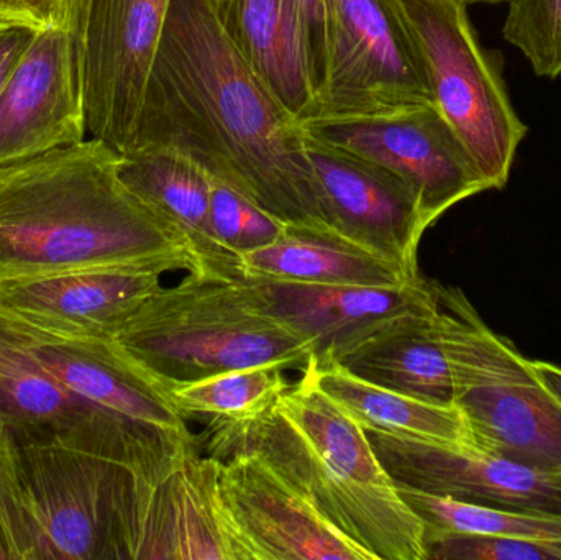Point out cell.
Listing matches in <instances>:
<instances>
[{
	"label": "cell",
	"instance_id": "obj_4",
	"mask_svg": "<svg viewBox=\"0 0 561 560\" xmlns=\"http://www.w3.org/2000/svg\"><path fill=\"white\" fill-rule=\"evenodd\" d=\"M111 339L168 390L259 365L304 372L313 358L312 345L239 283L194 273L161 285Z\"/></svg>",
	"mask_w": 561,
	"mask_h": 560
},
{
	"label": "cell",
	"instance_id": "obj_22",
	"mask_svg": "<svg viewBox=\"0 0 561 560\" xmlns=\"http://www.w3.org/2000/svg\"><path fill=\"white\" fill-rule=\"evenodd\" d=\"M335 361L379 387L431 403L455 404L438 298L432 308L392 319Z\"/></svg>",
	"mask_w": 561,
	"mask_h": 560
},
{
	"label": "cell",
	"instance_id": "obj_16",
	"mask_svg": "<svg viewBox=\"0 0 561 560\" xmlns=\"http://www.w3.org/2000/svg\"><path fill=\"white\" fill-rule=\"evenodd\" d=\"M237 283L250 301L306 339L317 361L339 358L392 319L437 305L434 282L422 276L392 288L313 285L256 275Z\"/></svg>",
	"mask_w": 561,
	"mask_h": 560
},
{
	"label": "cell",
	"instance_id": "obj_12",
	"mask_svg": "<svg viewBox=\"0 0 561 560\" xmlns=\"http://www.w3.org/2000/svg\"><path fill=\"white\" fill-rule=\"evenodd\" d=\"M304 135L333 236L419 276V243L432 222L415 187L375 161Z\"/></svg>",
	"mask_w": 561,
	"mask_h": 560
},
{
	"label": "cell",
	"instance_id": "obj_15",
	"mask_svg": "<svg viewBox=\"0 0 561 560\" xmlns=\"http://www.w3.org/2000/svg\"><path fill=\"white\" fill-rule=\"evenodd\" d=\"M219 487L253 560H375L255 454L220 460Z\"/></svg>",
	"mask_w": 561,
	"mask_h": 560
},
{
	"label": "cell",
	"instance_id": "obj_9",
	"mask_svg": "<svg viewBox=\"0 0 561 560\" xmlns=\"http://www.w3.org/2000/svg\"><path fill=\"white\" fill-rule=\"evenodd\" d=\"M0 421L38 430L111 460L141 479H160L190 454L153 439L76 397L0 309Z\"/></svg>",
	"mask_w": 561,
	"mask_h": 560
},
{
	"label": "cell",
	"instance_id": "obj_7",
	"mask_svg": "<svg viewBox=\"0 0 561 560\" xmlns=\"http://www.w3.org/2000/svg\"><path fill=\"white\" fill-rule=\"evenodd\" d=\"M5 426L19 457L36 560H115V525L130 470L56 434Z\"/></svg>",
	"mask_w": 561,
	"mask_h": 560
},
{
	"label": "cell",
	"instance_id": "obj_33",
	"mask_svg": "<svg viewBox=\"0 0 561 560\" xmlns=\"http://www.w3.org/2000/svg\"><path fill=\"white\" fill-rule=\"evenodd\" d=\"M302 10L304 19L309 25L310 36H312L313 48H316L317 59H322L323 45V23H325V5L323 0H296ZM320 81V79H319Z\"/></svg>",
	"mask_w": 561,
	"mask_h": 560
},
{
	"label": "cell",
	"instance_id": "obj_36",
	"mask_svg": "<svg viewBox=\"0 0 561 560\" xmlns=\"http://www.w3.org/2000/svg\"><path fill=\"white\" fill-rule=\"evenodd\" d=\"M465 2H486V3H501V2H507V0H465Z\"/></svg>",
	"mask_w": 561,
	"mask_h": 560
},
{
	"label": "cell",
	"instance_id": "obj_8",
	"mask_svg": "<svg viewBox=\"0 0 561 560\" xmlns=\"http://www.w3.org/2000/svg\"><path fill=\"white\" fill-rule=\"evenodd\" d=\"M171 0H69L88 138L134 148L148 76Z\"/></svg>",
	"mask_w": 561,
	"mask_h": 560
},
{
	"label": "cell",
	"instance_id": "obj_17",
	"mask_svg": "<svg viewBox=\"0 0 561 560\" xmlns=\"http://www.w3.org/2000/svg\"><path fill=\"white\" fill-rule=\"evenodd\" d=\"M88 138L68 30L35 35L0 89V167Z\"/></svg>",
	"mask_w": 561,
	"mask_h": 560
},
{
	"label": "cell",
	"instance_id": "obj_32",
	"mask_svg": "<svg viewBox=\"0 0 561 560\" xmlns=\"http://www.w3.org/2000/svg\"><path fill=\"white\" fill-rule=\"evenodd\" d=\"M38 32L26 26L0 25V89Z\"/></svg>",
	"mask_w": 561,
	"mask_h": 560
},
{
	"label": "cell",
	"instance_id": "obj_6",
	"mask_svg": "<svg viewBox=\"0 0 561 560\" xmlns=\"http://www.w3.org/2000/svg\"><path fill=\"white\" fill-rule=\"evenodd\" d=\"M323 5L319 91L309 118L376 117L434 104L421 53L389 0Z\"/></svg>",
	"mask_w": 561,
	"mask_h": 560
},
{
	"label": "cell",
	"instance_id": "obj_21",
	"mask_svg": "<svg viewBox=\"0 0 561 560\" xmlns=\"http://www.w3.org/2000/svg\"><path fill=\"white\" fill-rule=\"evenodd\" d=\"M217 15L247 65L302 122L313 114L319 59L296 0H213Z\"/></svg>",
	"mask_w": 561,
	"mask_h": 560
},
{
	"label": "cell",
	"instance_id": "obj_2",
	"mask_svg": "<svg viewBox=\"0 0 561 560\" xmlns=\"http://www.w3.org/2000/svg\"><path fill=\"white\" fill-rule=\"evenodd\" d=\"M98 138L0 167V279L168 263L194 272L181 233L118 176Z\"/></svg>",
	"mask_w": 561,
	"mask_h": 560
},
{
	"label": "cell",
	"instance_id": "obj_11",
	"mask_svg": "<svg viewBox=\"0 0 561 560\" xmlns=\"http://www.w3.org/2000/svg\"><path fill=\"white\" fill-rule=\"evenodd\" d=\"M309 137L388 168L411 183L432 224L490 191L477 161L435 104L358 118L300 122Z\"/></svg>",
	"mask_w": 561,
	"mask_h": 560
},
{
	"label": "cell",
	"instance_id": "obj_29",
	"mask_svg": "<svg viewBox=\"0 0 561 560\" xmlns=\"http://www.w3.org/2000/svg\"><path fill=\"white\" fill-rule=\"evenodd\" d=\"M0 539L9 560H36V538L26 505L15 443L0 421Z\"/></svg>",
	"mask_w": 561,
	"mask_h": 560
},
{
	"label": "cell",
	"instance_id": "obj_30",
	"mask_svg": "<svg viewBox=\"0 0 561 560\" xmlns=\"http://www.w3.org/2000/svg\"><path fill=\"white\" fill-rule=\"evenodd\" d=\"M427 560H561L560 542L500 536L448 535L425 539Z\"/></svg>",
	"mask_w": 561,
	"mask_h": 560
},
{
	"label": "cell",
	"instance_id": "obj_35",
	"mask_svg": "<svg viewBox=\"0 0 561 560\" xmlns=\"http://www.w3.org/2000/svg\"><path fill=\"white\" fill-rule=\"evenodd\" d=\"M0 560H9V555H7L5 546H3L2 539H0Z\"/></svg>",
	"mask_w": 561,
	"mask_h": 560
},
{
	"label": "cell",
	"instance_id": "obj_13",
	"mask_svg": "<svg viewBox=\"0 0 561 560\" xmlns=\"http://www.w3.org/2000/svg\"><path fill=\"white\" fill-rule=\"evenodd\" d=\"M9 316L39 358L76 397L168 446L196 450L186 418L174 407L168 388L131 361L111 338Z\"/></svg>",
	"mask_w": 561,
	"mask_h": 560
},
{
	"label": "cell",
	"instance_id": "obj_3",
	"mask_svg": "<svg viewBox=\"0 0 561 560\" xmlns=\"http://www.w3.org/2000/svg\"><path fill=\"white\" fill-rule=\"evenodd\" d=\"M207 456L255 454L375 560H427L421 518L399 495L366 431L300 372L275 404L213 420Z\"/></svg>",
	"mask_w": 561,
	"mask_h": 560
},
{
	"label": "cell",
	"instance_id": "obj_25",
	"mask_svg": "<svg viewBox=\"0 0 561 560\" xmlns=\"http://www.w3.org/2000/svg\"><path fill=\"white\" fill-rule=\"evenodd\" d=\"M424 525L425 539L448 535L500 536L526 541L560 542L561 515L480 505L396 485Z\"/></svg>",
	"mask_w": 561,
	"mask_h": 560
},
{
	"label": "cell",
	"instance_id": "obj_5",
	"mask_svg": "<svg viewBox=\"0 0 561 560\" xmlns=\"http://www.w3.org/2000/svg\"><path fill=\"white\" fill-rule=\"evenodd\" d=\"M421 53L432 98L490 190L510 181L527 125L514 111L500 53L481 45L465 0H389Z\"/></svg>",
	"mask_w": 561,
	"mask_h": 560
},
{
	"label": "cell",
	"instance_id": "obj_19",
	"mask_svg": "<svg viewBox=\"0 0 561 560\" xmlns=\"http://www.w3.org/2000/svg\"><path fill=\"white\" fill-rule=\"evenodd\" d=\"M471 446L523 466L561 473V407L540 387L524 357L500 378L455 395Z\"/></svg>",
	"mask_w": 561,
	"mask_h": 560
},
{
	"label": "cell",
	"instance_id": "obj_34",
	"mask_svg": "<svg viewBox=\"0 0 561 560\" xmlns=\"http://www.w3.org/2000/svg\"><path fill=\"white\" fill-rule=\"evenodd\" d=\"M530 372H533L540 387L557 401L561 407V367L543 361H529Z\"/></svg>",
	"mask_w": 561,
	"mask_h": 560
},
{
	"label": "cell",
	"instance_id": "obj_20",
	"mask_svg": "<svg viewBox=\"0 0 561 560\" xmlns=\"http://www.w3.org/2000/svg\"><path fill=\"white\" fill-rule=\"evenodd\" d=\"M122 183L170 222L186 242L194 275L237 282L247 275L242 256L230 252L210 220L213 178L194 161L164 147H138L122 153Z\"/></svg>",
	"mask_w": 561,
	"mask_h": 560
},
{
	"label": "cell",
	"instance_id": "obj_1",
	"mask_svg": "<svg viewBox=\"0 0 561 560\" xmlns=\"http://www.w3.org/2000/svg\"><path fill=\"white\" fill-rule=\"evenodd\" d=\"M138 147L178 151L293 229L333 236L300 122L247 65L213 0H171Z\"/></svg>",
	"mask_w": 561,
	"mask_h": 560
},
{
	"label": "cell",
	"instance_id": "obj_10",
	"mask_svg": "<svg viewBox=\"0 0 561 560\" xmlns=\"http://www.w3.org/2000/svg\"><path fill=\"white\" fill-rule=\"evenodd\" d=\"M219 472V459L196 453L160 479L128 472L115 560H253L224 505Z\"/></svg>",
	"mask_w": 561,
	"mask_h": 560
},
{
	"label": "cell",
	"instance_id": "obj_26",
	"mask_svg": "<svg viewBox=\"0 0 561 560\" xmlns=\"http://www.w3.org/2000/svg\"><path fill=\"white\" fill-rule=\"evenodd\" d=\"M289 387L283 368L259 365L178 385L168 391L184 418L237 421L268 410Z\"/></svg>",
	"mask_w": 561,
	"mask_h": 560
},
{
	"label": "cell",
	"instance_id": "obj_31",
	"mask_svg": "<svg viewBox=\"0 0 561 560\" xmlns=\"http://www.w3.org/2000/svg\"><path fill=\"white\" fill-rule=\"evenodd\" d=\"M69 0H0V25L68 30Z\"/></svg>",
	"mask_w": 561,
	"mask_h": 560
},
{
	"label": "cell",
	"instance_id": "obj_24",
	"mask_svg": "<svg viewBox=\"0 0 561 560\" xmlns=\"http://www.w3.org/2000/svg\"><path fill=\"white\" fill-rule=\"evenodd\" d=\"M242 260L247 275L313 285L392 288L421 278L329 233L293 227L270 245L245 253Z\"/></svg>",
	"mask_w": 561,
	"mask_h": 560
},
{
	"label": "cell",
	"instance_id": "obj_14",
	"mask_svg": "<svg viewBox=\"0 0 561 560\" xmlns=\"http://www.w3.org/2000/svg\"><path fill=\"white\" fill-rule=\"evenodd\" d=\"M396 485L480 505L561 515V473L542 472L473 446L366 431Z\"/></svg>",
	"mask_w": 561,
	"mask_h": 560
},
{
	"label": "cell",
	"instance_id": "obj_27",
	"mask_svg": "<svg viewBox=\"0 0 561 560\" xmlns=\"http://www.w3.org/2000/svg\"><path fill=\"white\" fill-rule=\"evenodd\" d=\"M503 35L540 78L561 76V0H507Z\"/></svg>",
	"mask_w": 561,
	"mask_h": 560
},
{
	"label": "cell",
	"instance_id": "obj_28",
	"mask_svg": "<svg viewBox=\"0 0 561 560\" xmlns=\"http://www.w3.org/2000/svg\"><path fill=\"white\" fill-rule=\"evenodd\" d=\"M210 220L220 242L245 255L278 240L289 226L227 184L213 181Z\"/></svg>",
	"mask_w": 561,
	"mask_h": 560
},
{
	"label": "cell",
	"instance_id": "obj_23",
	"mask_svg": "<svg viewBox=\"0 0 561 560\" xmlns=\"http://www.w3.org/2000/svg\"><path fill=\"white\" fill-rule=\"evenodd\" d=\"M307 375L365 431L471 446L470 427L457 404L419 400L356 377L335 358H312Z\"/></svg>",
	"mask_w": 561,
	"mask_h": 560
},
{
	"label": "cell",
	"instance_id": "obj_18",
	"mask_svg": "<svg viewBox=\"0 0 561 560\" xmlns=\"http://www.w3.org/2000/svg\"><path fill=\"white\" fill-rule=\"evenodd\" d=\"M168 263L89 266L0 279V309L82 334L112 338L157 292Z\"/></svg>",
	"mask_w": 561,
	"mask_h": 560
}]
</instances>
